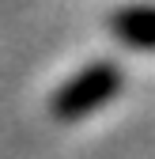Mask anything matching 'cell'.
Listing matches in <instances>:
<instances>
[{"mask_svg": "<svg viewBox=\"0 0 155 159\" xmlns=\"http://www.w3.org/2000/svg\"><path fill=\"white\" fill-rule=\"evenodd\" d=\"M110 30L121 46L155 53V4H125L110 15Z\"/></svg>", "mask_w": 155, "mask_h": 159, "instance_id": "cell-2", "label": "cell"}, {"mask_svg": "<svg viewBox=\"0 0 155 159\" xmlns=\"http://www.w3.org/2000/svg\"><path fill=\"white\" fill-rule=\"evenodd\" d=\"M117 91H121V68L113 61H91L83 72L61 84V91L49 102V114L57 121H80V117L102 110L110 98H117Z\"/></svg>", "mask_w": 155, "mask_h": 159, "instance_id": "cell-1", "label": "cell"}]
</instances>
